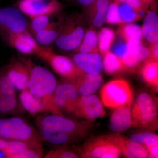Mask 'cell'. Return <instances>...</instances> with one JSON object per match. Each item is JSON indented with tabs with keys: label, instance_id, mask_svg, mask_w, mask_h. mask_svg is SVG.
<instances>
[{
	"label": "cell",
	"instance_id": "1",
	"mask_svg": "<svg viewBox=\"0 0 158 158\" xmlns=\"http://www.w3.org/2000/svg\"><path fill=\"white\" fill-rule=\"evenodd\" d=\"M41 138L49 144L63 146L85 138L91 128L88 123L80 122L52 114L39 116L36 120Z\"/></svg>",
	"mask_w": 158,
	"mask_h": 158
},
{
	"label": "cell",
	"instance_id": "2",
	"mask_svg": "<svg viewBox=\"0 0 158 158\" xmlns=\"http://www.w3.org/2000/svg\"><path fill=\"white\" fill-rule=\"evenodd\" d=\"M57 86L56 77L48 69L37 66L31 70L28 88L31 94L48 103L57 115L63 116L56 106L54 99V94Z\"/></svg>",
	"mask_w": 158,
	"mask_h": 158
},
{
	"label": "cell",
	"instance_id": "3",
	"mask_svg": "<svg viewBox=\"0 0 158 158\" xmlns=\"http://www.w3.org/2000/svg\"><path fill=\"white\" fill-rule=\"evenodd\" d=\"M131 112L134 127L151 131L157 130V102L152 95L146 92L140 93Z\"/></svg>",
	"mask_w": 158,
	"mask_h": 158
},
{
	"label": "cell",
	"instance_id": "4",
	"mask_svg": "<svg viewBox=\"0 0 158 158\" xmlns=\"http://www.w3.org/2000/svg\"><path fill=\"white\" fill-rule=\"evenodd\" d=\"M100 97L103 105L106 107L116 109L125 105H131L134 94L127 81L117 79L110 81L102 88Z\"/></svg>",
	"mask_w": 158,
	"mask_h": 158
},
{
	"label": "cell",
	"instance_id": "5",
	"mask_svg": "<svg viewBox=\"0 0 158 158\" xmlns=\"http://www.w3.org/2000/svg\"><path fill=\"white\" fill-rule=\"evenodd\" d=\"M0 138L32 144H41L40 138L36 131L19 117L0 119Z\"/></svg>",
	"mask_w": 158,
	"mask_h": 158
},
{
	"label": "cell",
	"instance_id": "6",
	"mask_svg": "<svg viewBox=\"0 0 158 158\" xmlns=\"http://www.w3.org/2000/svg\"><path fill=\"white\" fill-rule=\"evenodd\" d=\"M79 154L85 158H117L120 150L108 135L90 138L83 144Z\"/></svg>",
	"mask_w": 158,
	"mask_h": 158
},
{
	"label": "cell",
	"instance_id": "7",
	"mask_svg": "<svg viewBox=\"0 0 158 158\" xmlns=\"http://www.w3.org/2000/svg\"><path fill=\"white\" fill-rule=\"evenodd\" d=\"M80 97L73 81H67L57 85L54 94L56 106L59 111L73 114Z\"/></svg>",
	"mask_w": 158,
	"mask_h": 158
},
{
	"label": "cell",
	"instance_id": "8",
	"mask_svg": "<svg viewBox=\"0 0 158 158\" xmlns=\"http://www.w3.org/2000/svg\"><path fill=\"white\" fill-rule=\"evenodd\" d=\"M27 22L20 10L11 7L0 8V34L3 37L25 31Z\"/></svg>",
	"mask_w": 158,
	"mask_h": 158
},
{
	"label": "cell",
	"instance_id": "9",
	"mask_svg": "<svg viewBox=\"0 0 158 158\" xmlns=\"http://www.w3.org/2000/svg\"><path fill=\"white\" fill-rule=\"evenodd\" d=\"M73 114L89 121L102 118L106 112L102 103L96 95L80 96Z\"/></svg>",
	"mask_w": 158,
	"mask_h": 158
},
{
	"label": "cell",
	"instance_id": "10",
	"mask_svg": "<svg viewBox=\"0 0 158 158\" xmlns=\"http://www.w3.org/2000/svg\"><path fill=\"white\" fill-rule=\"evenodd\" d=\"M17 5L22 12L33 17L52 14L62 7L58 0H19Z\"/></svg>",
	"mask_w": 158,
	"mask_h": 158
},
{
	"label": "cell",
	"instance_id": "11",
	"mask_svg": "<svg viewBox=\"0 0 158 158\" xmlns=\"http://www.w3.org/2000/svg\"><path fill=\"white\" fill-rule=\"evenodd\" d=\"M44 58L57 74L67 81H73L84 73L77 67L73 62L64 56L51 54L46 55Z\"/></svg>",
	"mask_w": 158,
	"mask_h": 158
},
{
	"label": "cell",
	"instance_id": "12",
	"mask_svg": "<svg viewBox=\"0 0 158 158\" xmlns=\"http://www.w3.org/2000/svg\"><path fill=\"white\" fill-rule=\"evenodd\" d=\"M116 144L121 152V154L129 158L148 157L147 149L143 145L130 140L119 133L107 135Z\"/></svg>",
	"mask_w": 158,
	"mask_h": 158
},
{
	"label": "cell",
	"instance_id": "13",
	"mask_svg": "<svg viewBox=\"0 0 158 158\" xmlns=\"http://www.w3.org/2000/svg\"><path fill=\"white\" fill-rule=\"evenodd\" d=\"M73 62L83 73L89 74H100L103 70L102 59L98 53H80L74 56Z\"/></svg>",
	"mask_w": 158,
	"mask_h": 158
},
{
	"label": "cell",
	"instance_id": "14",
	"mask_svg": "<svg viewBox=\"0 0 158 158\" xmlns=\"http://www.w3.org/2000/svg\"><path fill=\"white\" fill-rule=\"evenodd\" d=\"M127 45V50L121 58L127 68L135 69L142 62L149 60V48L142 45L141 41L129 43Z\"/></svg>",
	"mask_w": 158,
	"mask_h": 158
},
{
	"label": "cell",
	"instance_id": "15",
	"mask_svg": "<svg viewBox=\"0 0 158 158\" xmlns=\"http://www.w3.org/2000/svg\"><path fill=\"white\" fill-rule=\"evenodd\" d=\"M19 100L24 109L33 116L45 112L56 114L53 108L48 103L32 95L28 89L22 91Z\"/></svg>",
	"mask_w": 158,
	"mask_h": 158
},
{
	"label": "cell",
	"instance_id": "16",
	"mask_svg": "<svg viewBox=\"0 0 158 158\" xmlns=\"http://www.w3.org/2000/svg\"><path fill=\"white\" fill-rule=\"evenodd\" d=\"M110 117V129L116 133L125 131L134 127L131 105H125L116 108Z\"/></svg>",
	"mask_w": 158,
	"mask_h": 158
},
{
	"label": "cell",
	"instance_id": "17",
	"mask_svg": "<svg viewBox=\"0 0 158 158\" xmlns=\"http://www.w3.org/2000/svg\"><path fill=\"white\" fill-rule=\"evenodd\" d=\"M73 82L79 95L88 96L93 94L101 87L103 78L100 74L94 75L84 73Z\"/></svg>",
	"mask_w": 158,
	"mask_h": 158
},
{
	"label": "cell",
	"instance_id": "18",
	"mask_svg": "<svg viewBox=\"0 0 158 158\" xmlns=\"http://www.w3.org/2000/svg\"><path fill=\"white\" fill-rule=\"evenodd\" d=\"M84 29L77 26L57 37L56 44L58 48L63 50L70 51L76 49L81 45L85 35Z\"/></svg>",
	"mask_w": 158,
	"mask_h": 158
},
{
	"label": "cell",
	"instance_id": "19",
	"mask_svg": "<svg viewBox=\"0 0 158 158\" xmlns=\"http://www.w3.org/2000/svg\"><path fill=\"white\" fill-rule=\"evenodd\" d=\"M6 74L15 88L21 91L28 89L30 74L24 66L19 64L12 65Z\"/></svg>",
	"mask_w": 158,
	"mask_h": 158
},
{
	"label": "cell",
	"instance_id": "20",
	"mask_svg": "<svg viewBox=\"0 0 158 158\" xmlns=\"http://www.w3.org/2000/svg\"><path fill=\"white\" fill-rule=\"evenodd\" d=\"M9 41L19 52L30 54L34 52L37 48V42L33 37L24 31L11 35Z\"/></svg>",
	"mask_w": 158,
	"mask_h": 158
},
{
	"label": "cell",
	"instance_id": "21",
	"mask_svg": "<svg viewBox=\"0 0 158 158\" xmlns=\"http://www.w3.org/2000/svg\"><path fill=\"white\" fill-rule=\"evenodd\" d=\"M110 5V0H94L88 6L91 14V21L94 27H101L106 22Z\"/></svg>",
	"mask_w": 158,
	"mask_h": 158
},
{
	"label": "cell",
	"instance_id": "22",
	"mask_svg": "<svg viewBox=\"0 0 158 158\" xmlns=\"http://www.w3.org/2000/svg\"><path fill=\"white\" fill-rule=\"evenodd\" d=\"M142 35L150 43L157 42L158 40V19L153 11L148 12L144 17L141 27Z\"/></svg>",
	"mask_w": 158,
	"mask_h": 158
},
{
	"label": "cell",
	"instance_id": "23",
	"mask_svg": "<svg viewBox=\"0 0 158 158\" xmlns=\"http://www.w3.org/2000/svg\"><path fill=\"white\" fill-rule=\"evenodd\" d=\"M141 75L148 85L157 92L158 88V61L148 60L145 61L141 69Z\"/></svg>",
	"mask_w": 158,
	"mask_h": 158
},
{
	"label": "cell",
	"instance_id": "24",
	"mask_svg": "<svg viewBox=\"0 0 158 158\" xmlns=\"http://www.w3.org/2000/svg\"><path fill=\"white\" fill-rule=\"evenodd\" d=\"M102 59L103 69L108 75L116 74L127 69L122 59L112 52L109 51L105 54Z\"/></svg>",
	"mask_w": 158,
	"mask_h": 158
},
{
	"label": "cell",
	"instance_id": "25",
	"mask_svg": "<svg viewBox=\"0 0 158 158\" xmlns=\"http://www.w3.org/2000/svg\"><path fill=\"white\" fill-rule=\"evenodd\" d=\"M118 33L127 43L134 42H141L143 37L141 27L136 24L128 23L121 26Z\"/></svg>",
	"mask_w": 158,
	"mask_h": 158
},
{
	"label": "cell",
	"instance_id": "26",
	"mask_svg": "<svg viewBox=\"0 0 158 158\" xmlns=\"http://www.w3.org/2000/svg\"><path fill=\"white\" fill-rule=\"evenodd\" d=\"M115 35L112 29L103 28L98 35V48L102 56L110 51L114 42Z\"/></svg>",
	"mask_w": 158,
	"mask_h": 158
},
{
	"label": "cell",
	"instance_id": "27",
	"mask_svg": "<svg viewBox=\"0 0 158 158\" xmlns=\"http://www.w3.org/2000/svg\"><path fill=\"white\" fill-rule=\"evenodd\" d=\"M98 48V35L94 30H88L85 33L81 43L79 47V52H97Z\"/></svg>",
	"mask_w": 158,
	"mask_h": 158
},
{
	"label": "cell",
	"instance_id": "28",
	"mask_svg": "<svg viewBox=\"0 0 158 158\" xmlns=\"http://www.w3.org/2000/svg\"><path fill=\"white\" fill-rule=\"evenodd\" d=\"M40 144H32L22 141L9 140L8 146L5 152L7 158H19L31 146Z\"/></svg>",
	"mask_w": 158,
	"mask_h": 158
},
{
	"label": "cell",
	"instance_id": "29",
	"mask_svg": "<svg viewBox=\"0 0 158 158\" xmlns=\"http://www.w3.org/2000/svg\"><path fill=\"white\" fill-rule=\"evenodd\" d=\"M129 139L144 147L158 144V136L152 132L141 131L132 134Z\"/></svg>",
	"mask_w": 158,
	"mask_h": 158
},
{
	"label": "cell",
	"instance_id": "30",
	"mask_svg": "<svg viewBox=\"0 0 158 158\" xmlns=\"http://www.w3.org/2000/svg\"><path fill=\"white\" fill-rule=\"evenodd\" d=\"M119 14L123 22L131 23L137 20L141 17L143 12H138L125 3L117 2Z\"/></svg>",
	"mask_w": 158,
	"mask_h": 158
},
{
	"label": "cell",
	"instance_id": "31",
	"mask_svg": "<svg viewBox=\"0 0 158 158\" xmlns=\"http://www.w3.org/2000/svg\"><path fill=\"white\" fill-rule=\"evenodd\" d=\"M58 37V34L56 31L46 28L37 32L36 39L39 44L47 45L56 40Z\"/></svg>",
	"mask_w": 158,
	"mask_h": 158
},
{
	"label": "cell",
	"instance_id": "32",
	"mask_svg": "<svg viewBox=\"0 0 158 158\" xmlns=\"http://www.w3.org/2000/svg\"><path fill=\"white\" fill-rule=\"evenodd\" d=\"M77 153L67 148L60 147L56 149L52 150L46 156L47 158H76L79 157Z\"/></svg>",
	"mask_w": 158,
	"mask_h": 158
},
{
	"label": "cell",
	"instance_id": "33",
	"mask_svg": "<svg viewBox=\"0 0 158 158\" xmlns=\"http://www.w3.org/2000/svg\"><path fill=\"white\" fill-rule=\"evenodd\" d=\"M15 95H0V112L9 113L12 112L17 106Z\"/></svg>",
	"mask_w": 158,
	"mask_h": 158
},
{
	"label": "cell",
	"instance_id": "34",
	"mask_svg": "<svg viewBox=\"0 0 158 158\" xmlns=\"http://www.w3.org/2000/svg\"><path fill=\"white\" fill-rule=\"evenodd\" d=\"M106 22L110 24H117L123 23L120 17L118 5L115 2L110 3Z\"/></svg>",
	"mask_w": 158,
	"mask_h": 158
},
{
	"label": "cell",
	"instance_id": "35",
	"mask_svg": "<svg viewBox=\"0 0 158 158\" xmlns=\"http://www.w3.org/2000/svg\"><path fill=\"white\" fill-rule=\"evenodd\" d=\"M15 89L7 74L0 77V95H15Z\"/></svg>",
	"mask_w": 158,
	"mask_h": 158
},
{
	"label": "cell",
	"instance_id": "36",
	"mask_svg": "<svg viewBox=\"0 0 158 158\" xmlns=\"http://www.w3.org/2000/svg\"><path fill=\"white\" fill-rule=\"evenodd\" d=\"M49 23V18L46 15H38L34 17L31 22V27L35 32H39L46 28Z\"/></svg>",
	"mask_w": 158,
	"mask_h": 158
},
{
	"label": "cell",
	"instance_id": "37",
	"mask_svg": "<svg viewBox=\"0 0 158 158\" xmlns=\"http://www.w3.org/2000/svg\"><path fill=\"white\" fill-rule=\"evenodd\" d=\"M112 46V52L120 59L125 53L127 48V43L122 38L121 39L117 40L114 44H113Z\"/></svg>",
	"mask_w": 158,
	"mask_h": 158
},
{
	"label": "cell",
	"instance_id": "38",
	"mask_svg": "<svg viewBox=\"0 0 158 158\" xmlns=\"http://www.w3.org/2000/svg\"><path fill=\"white\" fill-rule=\"evenodd\" d=\"M120 2L125 3L138 12H143L147 9L141 0H116Z\"/></svg>",
	"mask_w": 158,
	"mask_h": 158
},
{
	"label": "cell",
	"instance_id": "39",
	"mask_svg": "<svg viewBox=\"0 0 158 158\" xmlns=\"http://www.w3.org/2000/svg\"><path fill=\"white\" fill-rule=\"evenodd\" d=\"M150 51V59L149 60L158 61V44L157 42L151 43L149 48Z\"/></svg>",
	"mask_w": 158,
	"mask_h": 158
},
{
	"label": "cell",
	"instance_id": "40",
	"mask_svg": "<svg viewBox=\"0 0 158 158\" xmlns=\"http://www.w3.org/2000/svg\"><path fill=\"white\" fill-rule=\"evenodd\" d=\"M148 153V157L156 158L158 157V144L145 147Z\"/></svg>",
	"mask_w": 158,
	"mask_h": 158
},
{
	"label": "cell",
	"instance_id": "41",
	"mask_svg": "<svg viewBox=\"0 0 158 158\" xmlns=\"http://www.w3.org/2000/svg\"><path fill=\"white\" fill-rule=\"evenodd\" d=\"M84 7H88L94 0H72Z\"/></svg>",
	"mask_w": 158,
	"mask_h": 158
},
{
	"label": "cell",
	"instance_id": "42",
	"mask_svg": "<svg viewBox=\"0 0 158 158\" xmlns=\"http://www.w3.org/2000/svg\"><path fill=\"white\" fill-rule=\"evenodd\" d=\"M8 143H9V140L0 138V150H2L5 152V150L8 146Z\"/></svg>",
	"mask_w": 158,
	"mask_h": 158
},
{
	"label": "cell",
	"instance_id": "43",
	"mask_svg": "<svg viewBox=\"0 0 158 158\" xmlns=\"http://www.w3.org/2000/svg\"><path fill=\"white\" fill-rule=\"evenodd\" d=\"M141 1L144 6L147 9L151 5H153L155 0H141Z\"/></svg>",
	"mask_w": 158,
	"mask_h": 158
},
{
	"label": "cell",
	"instance_id": "44",
	"mask_svg": "<svg viewBox=\"0 0 158 158\" xmlns=\"http://www.w3.org/2000/svg\"><path fill=\"white\" fill-rule=\"evenodd\" d=\"M7 158L6 153L3 151L0 150V158Z\"/></svg>",
	"mask_w": 158,
	"mask_h": 158
}]
</instances>
